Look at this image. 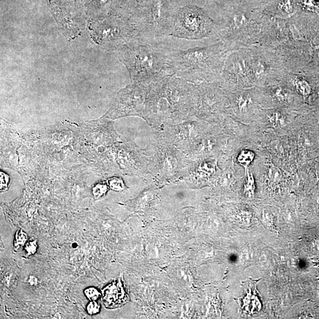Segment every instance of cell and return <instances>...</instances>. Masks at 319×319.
Masks as SVG:
<instances>
[{
    "label": "cell",
    "mask_w": 319,
    "mask_h": 319,
    "mask_svg": "<svg viewBox=\"0 0 319 319\" xmlns=\"http://www.w3.org/2000/svg\"><path fill=\"white\" fill-rule=\"evenodd\" d=\"M25 137L35 148L40 162L48 167L50 175L67 176L73 167L85 165L71 122L50 126Z\"/></svg>",
    "instance_id": "cell-1"
},
{
    "label": "cell",
    "mask_w": 319,
    "mask_h": 319,
    "mask_svg": "<svg viewBox=\"0 0 319 319\" xmlns=\"http://www.w3.org/2000/svg\"><path fill=\"white\" fill-rule=\"evenodd\" d=\"M234 51L221 40L187 49H169V74L195 85L218 83L229 55Z\"/></svg>",
    "instance_id": "cell-2"
},
{
    "label": "cell",
    "mask_w": 319,
    "mask_h": 319,
    "mask_svg": "<svg viewBox=\"0 0 319 319\" xmlns=\"http://www.w3.org/2000/svg\"><path fill=\"white\" fill-rule=\"evenodd\" d=\"M72 124L85 165L103 177L119 175L114 157L121 135L116 131L113 120L103 117L78 125Z\"/></svg>",
    "instance_id": "cell-3"
},
{
    "label": "cell",
    "mask_w": 319,
    "mask_h": 319,
    "mask_svg": "<svg viewBox=\"0 0 319 319\" xmlns=\"http://www.w3.org/2000/svg\"><path fill=\"white\" fill-rule=\"evenodd\" d=\"M169 47L165 43H148L138 39L123 46L120 59L129 72L132 83L150 84L169 75Z\"/></svg>",
    "instance_id": "cell-4"
},
{
    "label": "cell",
    "mask_w": 319,
    "mask_h": 319,
    "mask_svg": "<svg viewBox=\"0 0 319 319\" xmlns=\"http://www.w3.org/2000/svg\"><path fill=\"white\" fill-rule=\"evenodd\" d=\"M150 161L151 178L159 185L183 179L189 159L183 151L154 131L145 148Z\"/></svg>",
    "instance_id": "cell-5"
},
{
    "label": "cell",
    "mask_w": 319,
    "mask_h": 319,
    "mask_svg": "<svg viewBox=\"0 0 319 319\" xmlns=\"http://www.w3.org/2000/svg\"><path fill=\"white\" fill-rule=\"evenodd\" d=\"M164 104L171 118V125L192 119L196 113V85L175 75L159 79Z\"/></svg>",
    "instance_id": "cell-6"
},
{
    "label": "cell",
    "mask_w": 319,
    "mask_h": 319,
    "mask_svg": "<svg viewBox=\"0 0 319 319\" xmlns=\"http://www.w3.org/2000/svg\"><path fill=\"white\" fill-rule=\"evenodd\" d=\"M216 24L202 8L187 5L176 13L171 36L191 40L215 39Z\"/></svg>",
    "instance_id": "cell-7"
},
{
    "label": "cell",
    "mask_w": 319,
    "mask_h": 319,
    "mask_svg": "<svg viewBox=\"0 0 319 319\" xmlns=\"http://www.w3.org/2000/svg\"><path fill=\"white\" fill-rule=\"evenodd\" d=\"M246 51L253 82L276 84L283 80L287 71L275 51L255 45Z\"/></svg>",
    "instance_id": "cell-8"
},
{
    "label": "cell",
    "mask_w": 319,
    "mask_h": 319,
    "mask_svg": "<svg viewBox=\"0 0 319 319\" xmlns=\"http://www.w3.org/2000/svg\"><path fill=\"white\" fill-rule=\"evenodd\" d=\"M116 166L119 175L134 176L140 179L151 177L150 161L146 151L128 138L121 135L117 145Z\"/></svg>",
    "instance_id": "cell-9"
},
{
    "label": "cell",
    "mask_w": 319,
    "mask_h": 319,
    "mask_svg": "<svg viewBox=\"0 0 319 319\" xmlns=\"http://www.w3.org/2000/svg\"><path fill=\"white\" fill-rule=\"evenodd\" d=\"M148 87L149 84L132 83L121 90L103 117L112 120L129 116L142 118Z\"/></svg>",
    "instance_id": "cell-10"
},
{
    "label": "cell",
    "mask_w": 319,
    "mask_h": 319,
    "mask_svg": "<svg viewBox=\"0 0 319 319\" xmlns=\"http://www.w3.org/2000/svg\"><path fill=\"white\" fill-rule=\"evenodd\" d=\"M197 99L194 118L206 122L218 120L225 113L230 105L227 92L217 83H202L196 85Z\"/></svg>",
    "instance_id": "cell-11"
},
{
    "label": "cell",
    "mask_w": 319,
    "mask_h": 319,
    "mask_svg": "<svg viewBox=\"0 0 319 319\" xmlns=\"http://www.w3.org/2000/svg\"><path fill=\"white\" fill-rule=\"evenodd\" d=\"M205 131L203 121L194 118L176 125L165 126L160 131L156 132L187 155L196 147Z\"/></svg>",
    "instance_id": "cell-12"
},
{
    "label": "cell",
    "mask_w": 319,
    "mask_h": 319,
    "mask_svg": "<svg viewBox=\"0 0 319 319\" xmlns=\"http://www.w3.org/2000/svg\"><path fill=\"white\" fill-rule=\"evenodd\" d=\"M24 136L10 124L1 122V166L15 170L20 169V152Z\"/></svg>",
    "instance_id": "cell-13"
},
{
    "label": "cell",
    "mask_w": 319,
    "mask_h": 319,
    "mask_svg": "<svg viewBox=\"0 0 319 319\" xmlns=\"http://www.w3.org/2000/svg\"><path fill=\"white\" fill-rule=\"evenodd\" d=\"M218 162L212 157L192 160L189 159L184 179L191 187L206 185L219 175Z\"/></svg>",
    "instance_id": "cell-14"
},
{
    "label": "cell",
    "mask_w": 319,
    "mask_h": 319,
    "mask_svg": "<svg viewBox=\"0 0 319 319\" xmlns=\"http://www.w3.org/2000/svg\"><path fill=\"white\" fill-rule=\"evenodd\" d=\"M101 294L102 302L108 309L120 308L129 301L128 289L121 277L105 287Z\"/></svg>",
    "instance_id": "cell-15"
},
{
    "label": "cell",
    "mask_w": 319,
    "mask_h": 319,
    "mask_svg": "<svg viewBox=\"0 0 319 319\" xmlns=\"http://www.w3.org/2000/svg\"><path fill=\"white\" fill-rule=\"evenodd\" d=\"M204 133L202 137L191 152L187 155L189 159L194 160L212 157V155L218 153L221 145V138L215 133Z\"/></svg>",
    "instance_id": "cell-16"
},
{
    "label": "cell",
    "mask_w": 319,
    "mask_h": 319,
    "mask_svg": "<svg viewBox=\"0 0 319 319\" xmlns=\"http://www.w3.org/2000/svg\"><path fill=\"white\" fill-rule=\"evenodd\" d=\"M272 101L280 105H289L294 101L293 89L282 80L281 82L272 85L268 90Z\"/></svg>",
    "instance_id": "cell-17"
},
{
    "label": "cell",
    "mask_w": 319,
    "mask_h": 319,
    "mask_svg": "<svg viewBox=\"0 0 319 319\" xmlns=\"http://www.w3.org/2000/svg\"><path fill=\"white\" fill-rule=\"evenodd\" d=\"M110 188L107 181H101L96 183L91 188V194L95 200H99L106 196Z\"/></svg>",
    "instance_id": "cell-18"
},
{
    "label": "cell",
    "mask_w": 319,
    "mask_h": 319,
    "mask_svg": "<svg viewBox=\"0 0 319 319\" xmlns=\"http://www.w3.org/2000/svg\"><path fill=\"white\" fill-rule=\"evenodd\" d=\"M107 182L110 190L113 191L122 192L128 188L125 181L120 176L116 175L111 176L107 179Z\"/></svg>",
    "instance_id": "cell-19"
},
{
    "label": "cell",
    "mask_w": 319,
    "mask_h": 319,
    "mask_svg": "<svg viewBox=\"0 0 319 319\" xmlns=\"http://www.w3.org/2000/svg\"><path fill=\"white\" fill-rule=\"evenodd\" d=\"M267 118L269 123L274 128H280L285 124V117L278 110H273L267 114Z\"/></svg>",
    "instance_id": "cell-20"
},
{
    "label": "cell",
    "mask_w": 319,
    "mask_h": 319,
    "mask_svg": "<svg viewBox=\"0 0 319 319\" xmlns=\"http://www.w3.org/2000/svg\"><path fill=\"white\" fill-rule=\"evenodd\" d=\"M28 235L22 230H18L15 234L13 242V250L15 252L22 249L27 243Z\"/></svg>",
    "instance_id": "cell-21"
},
{
    "label": "cell",
    "mask_w": 319,
    "mask_h": 319,
    "mask_svg": "<svg viewBox=\"0 0 319 319\" xmlns=\"http://www.w3.org/2000/svg\"><path fill=\"white\" fill-rule=\"evenodd\" d=\"M255 154L252 151L243 150L241 151L237 157V162L243 166L245 168H247L251 163L255 159Z\"/></svg>",
    "instance_id": "cell-22"
},
{
    "label": "cell",
    "mask_w": 319,
    "mask_h": 319,
    "mask_svg": "<svg viewBox=\"0 0 319 319\" xmlns=\"http://www.w3.org/2000/svg\"><path fill=\"white\" fill-rule=\"evenodd\" d=\"M84 295L86 298L91 301H97L102 295L101 293L97 288L94 287H89L84 290Z\"/></svg>",
    "instance_id": "cell-23"
},
{
    "label": "cell",
    "mask_w": 319,
    "mask_h": 319,
    "mask_svg": "<svg viewBox=\"0 0 319 319\" xmlns=\"http://www.w3.org/2000/svg\"><path fill=\"white\" fill-rule=\"evenodd\" d=\"M38 245L35 240H30L24 246V252L27 257L35 255L38 251Z\"/></svg>",
    "instance_id": "cell-24"
},
{
    "label": "cell",
    "mask_w": 319,
    "mask_h": 319,
    "mask_svg": "<svg viewBox=\"0 0 319 319\" xmlns=\"http://www.w3.org/2000/svg\"><path fill=\"white\" fill-rule=\"evenodd\" d=\"M1 187H0V190H1V192H4L7 191L10 187V178L7 173L1 171Z\"/></svg>",
    "instance_id": "cell-25"
},
{
    "label": "cell",
    "mask_w": 319,
    "mask_h": 319,
    "mask_svg": "<svg viewBox=\"0 0 319 319\" xmlns=\"http://www.w3.org/2000/svg\"><path fill=\"white\" fill-rule=\"evenodd\" d=\"M86 310L89 315H97L101 311V306L97 301H91L86 306Z\"/></svg>",
    "instance_id": "cell-26"
},
{
    "label": "cell",
    "mask_w": 319,
    "mask_h": 319,
    "mask_svg": "<svg viewBox=\"0 0 319 319\" xmlns=\"http://www.w3.org/2000/svg\"><path fill=\"white\" fill-rule=\"evenodd\" d=\"M268 175L272 181H279L281 176V173L279 169L275 166H272L268 170Z\"/></svg>",
    "instance_id": "cell-27"
},
{
    "label": "cell",
    "mask_w": 319,
    "mask_h": 319,
    "mask_svg": "<svg viewBox=\"0 0 319 319\" xmlns=\"http://www.w3.org/2000/svg\"><path fill=\"white\" fill-rule=\"evenodd\" d=\"M255 188V179H254L252 173L247 172V184L245 186L246 191L252 192Z\"/></svg>",
    "instance_id": "cell-28"
}]
</instances>
